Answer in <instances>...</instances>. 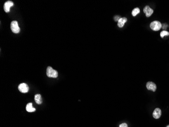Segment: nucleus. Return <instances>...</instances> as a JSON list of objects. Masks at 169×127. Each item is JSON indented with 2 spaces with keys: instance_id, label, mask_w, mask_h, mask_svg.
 Instances as JSON below:
<instances>
[{
  "instance_id": "1",
  "label": "nucleus",
  "mask_w": 169,
  "mask_h": 127,
  "mask_svg": "<svg viewBox=\"0 0 169 127\" xmlns=\"http://www.w3.org/2000/svg\"><path fill=\"white\" fill-rule=\"evenodd\" d=\"M46 74L47 76L50 78H56L58 77V75L57 71L53 69L50 66L48 67V68H47Z\"/></svg>"
},
{
  "instance_id": "2",
  "label": "nucleus",
  "mask_w": 169,
  "mask_h": 127,
  "mask_svg": "<svg viewBox=\"0 0 169 127\" xmlns=\"http://www.w3.org/2000/svg\"><path fill=\"white\" fill-rule=\"evenodd\" d=\"M11 29L12 32L15 34H17L20 32V29L18 26V23L17 21H12L11 23Z\"/></svg>"
},
{
  "instance_id": "3",
  "label": "nucleus",
  "mask_w": 169,
  "mask_h": 127,
  "mask_svg": "<svg viewBox=\"0 0 169 127\" xmlns=\"http://www.w3.org/2000/svg\"><path fill=\"white\" fill-rule=\"evenodd\" d=\"M150 27L153 31H158L162 28V25L159 21H154L150 23Z\"/></svg>"
},
{
  "instance_id": "4",
  "label": "nucleus",
  "mask_w": 169,
  "mask_h": 127,
  "mask_svg": "<svg viewBox=\"0 0 169 127\" xmlns=\"http://www.w3.org/2000/svg\"><path fill=\"white\" fill-rule=\"evenodd\" d=\"M18 90L20 92L22 93H27L29 90V87L25 83H22L18 86Z\"/></svg>"
},
{
  "instance_id": "5",
  "label": "nucleus",
  "mask_w": 169,
  "mask_h": 127,
  "mask_svg": "<svg viewBox=\"0 0 169 127\" xmlns=\"http://www.w3.org/2000/svg\"><path fill=\"white\" fill-rule=\"evenodd\" d=\"M14 5V3L13 2L11 1H8L5 2L4 4V9L5 11L7 13H8L10 11V8L12 7Z\"/></svg>"
},
{
  "instance_id": "6",
  "label": "nucleus",
  "mask_w": 169,
  "mask_h": 127,
  "mask_svg": "<svg viewBox=\"0 0 169 127\" xmlns=\"http://www.w3.org/2000/svg\"><path fill=\"white\" fill-rule=\"evenodd\" d=\"M143 12L146 15V16L148 17H150V16L154 13V10L150 8V7L149 6H146L144 8Z\"/></svg>"
},
{
  "instance_id": "7",
  "label": "nucleus",
  "mask_w": 169,
  "mask_h": 127,
  "mask_svg": "<svg viewBox=\"0 0 169 127\" xmlns=\"http://www.w3.org/2000/svg\"><path fill=\"white\" fill-rule=\"evenodd\" d=\"M146 88L147 90L152 91V92H155L156 90V85L154 82L149 81L146 84Z\"/></svg>"
},
{
  "instance_id": "8",
  "label": "nucleus",
  "mask_w": 169,
  "mask_h": 127,
  "mask_svg": "<svg viewBox=\"0 0 169 127\" xmlns=\"http://www.w3.org/2000/svg\"><path fill=\"white\" fill-rule=\"evenodd\" d=\"M161 115H162V111L159 108L155 109L152 113L153 117L155 119H159L161 116Z\"/></svg>"
},
{
  "instance_id": "9",
  "label": "nucleus",
  "mask_w": 169,
  "mask_h": 127,
  "mask_svg": "<svg viewBox=\"0 0 169 127\" xmlns=\"http://www.w3.org/2000/svg\"><path fill=\"white\" fill-rule=\"evenodd\" d=\"M26 110L29 112H33L35 111L36 109L33 106V104L31 103H29L26 105Z\"/></svg>"
},
{
  "instance_id": "10",
  "label": "nucleus",
  "mask_w": 169,
  "mask_h": 127,
  "mask_svg": "<svg viewBox=\"0 0 169 127\" xmlns=\"http://www.w3.org/2000/svg\"><path fill=\"white\" fill-rule=\"evenodd\" d=\"M35 100L38 104H41L43 102L41 95L40 94H36L35 96Z\"/></svg>"
},
{
  "instance_id": "11",
  "label": "nucleus",
  "mask_w": 169,
  "mask_h": 127,
  "mask_svg": "<svg viewBox=\"0 0 169 127\" xmlns=\"http://www.w3.org/2000/svg\"><path fill=\"white\" fill-rule=\"evenodd\" d=\"M127 21V19L126 17H123L120 18L118 23V26L119 27H123L125 23Z\"/></svg>"
},
{
  "instance_id": "12",
  "label": "nucleus",
  "mask_w": 169,
  "mask_h": 127,
  "mask_svg": "<svg viewBox=\"0 0 169 127\" xmlns=\"http://www.w3.org/2000/svg\"><path fill=\"white\" fill-rule=\"evenodd\" d=\"M139 12H140L139 8H136L133 10L132 12V14L133 16H135L137 15Z\"/></svg>"
},
{
  "instance_id": "13",
  "label": "nucleus",
  "mask_w": 169,
  "mask_h": 127,
  "mask_svg": "<svg viewBox=\"0 0 169 127\" xmlns=\"http://www.w3.org/2000/svg\"><path fill=\"white\" fill-rule=\"evenodd\" d=\"M169 33L166 31H163L162 32L160 33V37L162 38H163L164 36H169Z\"/></svg>"
},
{
  "instance_id": "14",
  "label": "nucleus",
  "mask_w": 169,
  "mask_h": 127,
  "mask_svg": "<svg viewBox=\"0 0 169 127\" xmlns=\"http://www.w3.org/2000/svg\"><path fill=\"white\" fill-rule=\"evenodd\" d=\"M120 18H120V17L119 16H115L114 17V21H119V20Z\"/></svg>"
},
{
  "instance_id": "15",
  "label": "nucleus",
  "mask_w": 169,
  "mask_h": 127,
  "mask_svg": "<svg viewBox=\"0 0 169 127\" xmlns=\"http://www.w3.org/2000/svg\"><path fill=\"white\" fill-rule=\"evenodd\" d=\"M119 127H128V126L126 123H123V124L119 125Z\"/></svg>"
},
{
  "instance_id": "16",
  "label": "nucleus",
  "mask_w": 169,
  "mask_h": 127,
  "mask_svg": "<svg viewBox=\"0 0 169 127\" xmlns=\"http://www.w3.org/2000/svg\"><path fill=\"white\" fill-rule=\"evenodd\" d=\"M167 127H169V125H168V126H167Z\"/></svg>"
}]
</instances>
